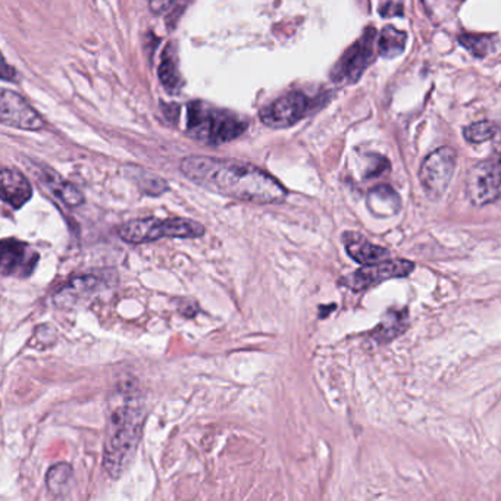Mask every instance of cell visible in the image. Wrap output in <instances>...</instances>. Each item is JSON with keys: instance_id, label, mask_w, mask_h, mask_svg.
I'll return each instance as SVG.
<instances>
[{"instance_id": "cell-1", "label": "cell", "mask_w": 501, "mask_h": 501, "mask_svg": "<svg viewBox=\"0 0 501 501\" xmlns=\"http://www.w3.org/2000/svg\"><path fill=\"white\" fill-rule=\"evenodd\" d=\"M180 170L197 186L247 204L275 205L287 199L286 187L281 182L250 163L188 156L182 159Z\"/></svg>"}, {"instance_id": "cell-2", "label": "cell", "mask_w": 501, "mask_h": 501, "mask_svg": "<svg viewBox=\"0 0 501 501\" xmlns=\"http://www.w3.org/2000/svg\"><path fill=\"white\" fill-rule=\"evenodd\" d=\"M146 400L140 387L129 378L121 382L108 402L104 444V468L113 478H121L133 462L143 434Z\"/></svg>"}, {"instance_id": "cell-3", "label": "cell", "mask_w": 501, "mask_h": 501, "mask_svg": "<svg viewBox=\"0 0 501 501\" xmlns=\"http://www.w3.org/2000/svg\"><path fill=\"white\" fill-rule=\"evenodd\" d=\"M247 122L234 113L213 108L204 102L187 106V134L206 145H221L240 137Z\"/></svg>"}, {"instance_id": "cell-4", "label": "cell", "mask_w": 501, "mask_h": 501, "mask_svg": "<svg viewBox=\"0 0 501 501\" xmlns=\"http://www.w3.org/2000/svg\"><path fill=\"white\" fill-rule=\"evenodd\" d=\"M204 234V225L184 218H145L125 222L118 230L121 240L129 245H146L159 238H199Z\"/></svg>"}, {"instance_id": "cell-5", "label": "cell", "mask_w": 501, "mask_h": 501, "mask_svg": "<svg viewBox=\"0 0 501 501\" xmlns=\"http://www.w3.org/2000/svg\"><path fill=\"white\" fill-rule=\"evenodd\" d=\"M466 193L475 206H485L500 199L501 154H494L469 170Z\"/></svg>"}, {"instance_id": "cell-6", "label": "cell", "mask_w": 501, "mask_h": 501, "mask_svg": "<svg viewBox=\"0 0 501 501\" xmlns=\"http://www.w3.org/2000/svg\"><path fill=\"white\" fill-rule=\"evenodd\" d=\"M457 154L452 147H439L423 161L419 180L428 197L438 200L447 191L455 174Z\"/></svg>"}, {"instance_id": "cell-7", "label": "cell", "mask_w": 501, "mask_h": 501, "mask_svg": "<svg viewBox=\"0 0 501 501\" xmlns=\"http://www.w3.org/2000/svg\"><path fill=\"white\" fill-rule=\"evenodd\" d=\"M377 31L373 27L364 29L362 38L355 45L350 46L341 56L340 63L334 68V79L356 83L361 79L369 63H372L373 43Z\"/></svg>"}, {"instance_id": "cell-8", "label": "cell", "mask_w": 501, "mask_h": 501, "mask_svg": "<svg viewBox=\"0 0 501 501\" xmlns=\"http://www.w3.org/2000/svg\"><path fill=\"white\" fill-rule=\"evenodd\" d=\"M414 271V263L405 261V259H389V261H380L371 265H363L346 280L352 290H366L369 287H375L381 282L388 281L393 278L409 277Z\"/></svg>"}, {"instance_id": "cell-9", "label": "cell", "mask_w": 501, "mask_h": 501, "mask_svg": "<svg viewBox=\"0 0 501 501\" xmlns=\"http://www.w3.org/2000/svg\"><path fill=\"white\" fill-rule=\"evenodd\" d=\"M311 108V100L300 91L282 96L272 104L262 109L263 124L271 129H286L302 120Z\"/></svg>"}, {"instance_id": "cell-10", "label": "cell", "mask_w": 501, "mask_h": 501, "mask_svg": "<svg viewBox=\"0 0 501 501\" xmlns=\"http://www.w3.org/2000/svg\"><path fill=\"white\" fill-rule=\"evenodd\" d=\"M38 253L17 238H4L0 245V271L4 277L29 278L38 263Z\"/></svg>"}, {"instance_id": "cell-11", "label": "cell", "mask_w": 501, "mask_h": 501, "mask_svg": "<svg viewBox=\"0 0 501 501\" xmlns=\"http://www.w3.org/2000/svg\"><path fill=\"white\" fill-rule=\"evenodd\" d=\"M0 120L4 125L29 131H38L45 127V121L38 111H34L24 97L9 90L2 91Z\"/></svg>"}, {"instance_id": "cell-12", "label": "cell", "mask_w": 501, "mask_h": 501, "mask_svg": "<svg viewBox=\"0 0 501 501\" xmlns=\"http://www.w3.org/2000/svg\"><path fill=\"white\" fill-rule=\"evenodd\" d=\"M0 196L4 204L21 209L33 197V187L21 172L4 168L0 175Z\"/></svg>"}, {"instance_id": "cell-13", "label": "cell", "mask_w": 501, "mask_h": 501, "mask_svg": "<svg viewBox=\"0 0 501 501\" xmlns=\"http://www.w3.org/2000/svg\"><path fill=\"white\" fill-rule=\"evenodd\" d=\"M40 180L47 187V190L67 206L77 207L84 204V196L81 195V191L74 184L65 181L54 170L43 168L42 172H40Z\"/></svg>"}, {"instance_id": "cell-14", "label": "cell", "mask_w": 501, "mask_h": 501, "mask_svg": "<svg viewBox=\"0 0 501 501\" xmlns=\"http://www.w3.org/2000/svg\"><path fill=\"white\" fill-rule=\"evenodd\" d=\"M346 252L353 261L361 265H371V263L382 261L388 256V250L384 249L381 246L369 243L368 240H364L363 237L356 236V234L346 236Z\"/></svg>"}, {"instance_id": "cell-15", "label": "cell", "mask_w": 501, "mask_h": 501, "mask_svg": "<svg viewBox=\"0 0 501 501\" xmlns=\"http://www.w3.org/2000/svg\"><path fill=\"white\" fill-rule=\"evenodd\" d=\"M368 206L373 215L391 216L402 206L397 193L389 186H378L369 191Z\"/></svg>"}, {"instance_id": "cell-16", "label": "cell", "mask_w": 501, "mask_h": 501, "mask_svg": "<svg viewBox=\"0 0 501 501\" xmlns=\"http://www.w3.org/2000/svg\"><path fill=\"white\" fill-rule=\"evenodd\" d=\"M407 328V311L402 309H391L387 312L386 316L382 319L380 325L373 330L372 337L375 340L387 343V341L394 340L398 336H402Z\"/></svg>"}, {"instance_id": "cell-17", "label": "cell", "mask_w": 501, "mask_h": 501, "mask_svg": "<svg viewBox=\"0 0 501 501\" xmlns=\"http://www.w3.org/2000/svg\"><path fill=\"white\" fill-rule=\"evenodd\" d=\"M72 480V468L68 463H56L50 466L46 473V487L54 497H63L70 491Z\"/></svg>"}, {"instance_id": "cell-18", "label": "cell", "mask_w": 501, "mask_h": 501, "mask_svg": "<svg viewBox=\"0 0 501 501\" xmlns=\"http://www.w3.org/2000/svg\"><path fill=\"white\" fill-rule=\"evenodd\" d=\"M407 36L400 29L387 25L380 38V54L382 58L393 59L402 54L406 47Z\"/></svg>"}, {"instance_id": "cell-19", "label": "cell", "mask_w": 501, "mask_h": 501, "mask_svg": "<svg viewBox=\"0 0 501 501\" xmlns=\"http://www.w3.org/2000/svg\"><path fill=\"white\" fill-rule=\"evenodd\" d=\"M159 79L166 90L175 93L182 88V77L180 74L179 63L171 50H166L162 58L161 67H159Z\"/></svg>"}, {"instance_id": "cell-20", "label": "cell", "mask_w": 501, "mask_h": 501, "mask_svg": "<svg viewBox=\"0 0 501 501\" xmlns=\"http://www.w3.org/2000/svg\"><path fill=\"white\" fill-rule=\"evenodd\" d=\"M460 43L478 58H484L494 47V38L485 34L464 33L460 36Z\"/></svg>"}, {"instance_id": "cell-21", "label": "cell", "mask_w": 501, "mask_h": 501, "mask_svg": "<svg viewBox=\"0 0 501 501\" xmlns=\"http://www.w3.org/2000/svg\"><path fill=\"white\" fill-rule=\"evenodd\" d=\"M498 133L497 125L491 121H480V122H473L464 129V138L469 143H484V141L491 140L494 136Z\"/></svg>"}, {"instance_id": "cell-22", "label": "cell", "mask_w": 501, "mask_h": 501, "mask_svg": "<svg viewBox=\"0 0 501 501\" xmlns=\"http://www.w3.org/2000/svg\"><path fill=\"white\" fill-rule=\"evenodd\" d=\"M389 170V162L381 156H372L371 163H369L368 171H366V179H375L380 175L384 174L386 171Z\"/></svg>"}, {"instance_id": "cell-23", "label": "cell", "mask_w": 501, "mask_h": 501, "mask_svg": "<svg viewBox=\"0 0 501 501\" xmlns=\"http://www.w3.org/2000/svg\"><path fill=\"white\" fill-rule=\"evenodd\" d=\"M172 4L174 0H149V8L154 13H162Z\"/></svg>"}]
</instances>
